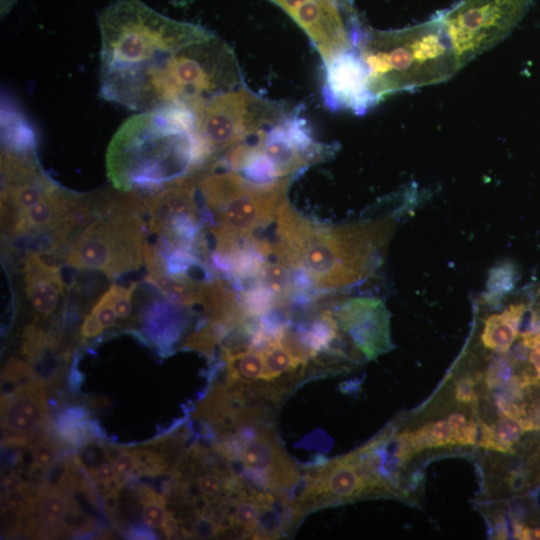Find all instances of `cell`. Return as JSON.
<instances>
[{
	"label": "cell",
	"instance_id": "cell-1",
	"mask_svg": "<svg viewBox=\"0 0 540 540\" xmlns=\"http://www.w3.org/2000/svg\"><path fill=\"white\" fill-rule=\"evenodd\" d=\"M211 163L196 133L195 111L167 104L128 118L106 153L107 177L122 192L146 196Z\"/></svg>",
	"mask_w": 540,
	"mask_h": 540
},
{
	"label": "cell",
	"instance_id": "cell-2",
	"mask_svg": "<svg viewBox=\"0 0 540 540\" xmlns=\"http://www.w3.org/2000/svg\"><path fill=\"white\" fill-rule=\"evenodd\" d=\"M102 99L137 110L144 79L170 55L215 36L198 24L178 21L142 0H117L98 17Z\"/></svg>",
	"mask_w": 540,
	"mask_h": 540
},
{
	"label": "cell",
	"instance_id": "cell-3",
	"mask_svg": "<svg viewBox=\"0 0 540 540\" xmlns=\"http://www.w3.org/2000/svg\"><path fill=\"white\" fill-rule=\"evenodd\" d=\"M417 200V189L407 187L396 207L383 216L339 225L309 221L291 250L293 269L303 270L321 291L364 282L382 265L401 218Z\"/></svg>",
	"mask_w": 540,
	"mask_h": 540
},
{
	"label": "cell",
	"instance_id": "cell-4",
	"mask_svg": "<svg viewBox=\"0 0 540 540\" xmlns=\"http://www.w3.org/2000/svg\"><path fill=\"white\" fill-rule=\"evenodd\" d=\"M358 49L369 71L370 89L379 101L446 82L461 69L437 13L401 29H367Z\"/></svg>",
	"mask_w": 540,
	"mask_h": 540
},
{
	"label": "cell",
	"instance_id": "cell-5",
	"mask_svg": "<svg viewBox=\"0 0 540 540\" xmlns=\"http://www.w3.org/2000/svg\"><path fill=\"white\" fill-rule=\"evenodd\" d=\"M195 179L204 203L203 229L213 236L210 253L228 255L275 221L292 177L255 183L229 169L209 168L196 173Z\"/></svg>",
	"mask_w": 540,
	"mask_h": 540
},
{
	"label": "cell",
	"instance_id": "cell-6",
	"mask_svg": "<svg viewBox=\"0 0 540 540\" xmlns=\"http://www.w3.org/2000/svg\"><path fill=\"white\" fill-rule=\"evenodd\" d=\"M272 408L238 402L213 449L247 486L291 499L301 474L279 441Z\"/></svg>",
	"mask_w": 540,
	"mask_h": 540
},
{
	"label": "cell",
	"instance_id": "cell-7",
	"mask_svg": "<svg viewBox=\"0 0 540 540\" xmlns=\"http://www.w3.org/2000/svg\"><path fill=\"white\" fill-rule=\"evenodd\" d=\"M243 85L237 58L216 35L167 57L144 79L137 111L185 104L194 111L209 98Z\"/></svg>",
	"mask_w": 540,
	"mask_h": 540
},
{
	"label": "cell",
	"instance_id": "cell-8",
	"mask_svg": "<svg viewBox=\"0 0 540 540\" xmlns=\"http://www.w3.org/2000/svg\"><path fill=\"white\" fill-rule=\"evenodd\" d=\"M142 197L133 192L98 196L96 215L68 246L66 264L114 279L140 268L147 238Z\"/></svg>",
	"mask_w": 540,
	"mask_h": 540
},
{
	"label": "cell",
	"instance_id": "cell-9",
	"mask_svg": "<svg viewBox=\"0 0 540 540\" xmlns=\"http://www.w3.org/2000/svg\"><path fill=\"white\" fill-rule=\"evenodd\" d=\"M289 110L241 85L209 98L195 109L196 133L214 161L228 149L279 121Z\"/></svg>",
	"mask_w": 540,
	"mask_h": 540
},
{
	"label": "cell",
	"instance_id": "cell-10",
	"mask_svg": "<svg viewBox=\"0 0 540 540\" xmlns=\"http://www.w3.org/2000/svg\"><path fill=\"white\" fill-rule=\"evenodd\" d=\"M533 0H462L437 12L460 68L504 40Z\"/></svg>",
	"mask_w": 540,
	"mask_h": 540
},
{
	"label": "cell",
	"instance_id": "cell-11",
	"mask_svg": "<svg viewBox=\"0 0 540 540\" xmlns=\"http://www.w3.org/2000/svg\"><path fill=\"white\" fill-rule=\"evenodd\" d=\"M301 487L290 503V521L294 530L309 513L357 500L381 495L358 453L337 457L320 464L306 466L301 474Z\"/></svg>",
	"mask_w": 540,
	"mask_h": 540
},
{
	"label": "cell",
	"instance_id": "cell-12",
	"mask_svg": "<svg viewBox=\"0 0 540 540\" xmlns=\"http://www.w3.org/2000/svg\"><path fill=\"white\" fill-rule=\"evenodd\" d=\"M141 197L148 213L149 233L156 236L153 245L162 253H195L203 224L194 174Z\"/></svg>",
	"mask_w": 540,
	"mask_h": 540
},
{
	"label": "cell",
	"instance_id": "cell-13",
	"mask_svg": "<svg viewBox=\"0 0 540 540\" xmlns=\"http://www.w3.org/2000/svg\"><path fill=\"white\" fill-rule=\"evenodd\" d=\"M305 32L322 58L358 48L367 28L358 16L352 0H269Z\"/></svg>",
	"mask_w": 540,
	"mask_h": 540
},
{
	"label": "cell",
	"instance_id": "cell-14",
	"mask_svg": "<svg viewBox=\"0 0 540 540\" xmlns=\"http://www.w3.org/2000/svg\"><path fill=\"white\" fill-rule=\"evenodd\" d=\"M301 106L290 108L276 123L253 135L261 155L275 167L279 178L292 177L311 164L332 157L333 144L315 140Z\"/></svg>",
	"mask_w": 540,
	"mask_h": 540
},
{
	"label": "cell",
	"instance_id": "cell-15",
	"mask_svg": "<svg viewBox=\"0 0 540 540\" xmlns=\"http://www.w3.org/2000/svg\"><path fill=\"white\" fill-rule=\"evenodd\" d=\"M330 309L339 331L365 359L373 360L393 348L390 313L381 299L348 297Z\"/></svg>",
	"mask_w": 540,
	"mask_h": 540
},
{
	"label": "cell",
	"instance_id": "cell-16",
	"mask_svg": "<svg viewBox=\"0 0 540 540\" xmlns=\"http://www.w3.org/2000/svg\"><path fill=\"white\" fill-rule=\"evenodd\" d=\"M322 97L329 110H347L356 115H364L378 104L358 48L345 50L324 63Z\"/></svg>",
	"mask_w": 540,
	"mask_h": 540
},
{
	"label": "cell",
	"instance_id": "cell-17",
	"mask_svg": "<svg viewBox=\"0 0 540 540\" xmlns=\"http://www.w3.org/2000/svg\"><path fill=\"white\" fill-rule=\"evenodd\" d=\"M48 426L45 382L40 377L15 385L1 395L4 447L29 446Z\"/></svg>",
	"mask_w": 540,
	"mask_h": 540
},
{
	"label": "cell",
	"instance_id": "cell-18",
	"mask_svg": "<svg viewBox=\"0 0 540 540\" xmlns=\"http://www.w3.org/2000/svg\"><path fill=\"white\" fill-rule=\"evenodd\" d=\"M23 274L36 321L52 318L66 296V284L59 268L46 263L37 251L29 250L23 259Z\"/></svg>",
	"mask_w": 540,
	"mask_h": 540
},
{
	"label": "cell",
	"instance_id": "cell-19",
	"mask_svg": "<svg viewBox=\"0 0 540 540\" xmlns=\"http://www.w3.org/2000/svg\"><path fill=\"white\" fill-rule=\"evenodd\" d=\"M84 194L56 183L48 194L30 208L6 233L11 237L49 236L77 207Z\"/></svg>",
	"mask_w": 540,
	"mask_h": 540
},
{
	"label": "cell",
	"instance_id": "cell-20",
	"mask_svg": "<svg viewBox=\"0 0 540 540\" xmlns=\"http://www.w3.org/2000/svg\"><path fill=\"white\" fill-rule=\"evenodd\" d=\"M179 307L168 300L153 299L142 311V340L157 347L163 355L171 353L186 327V318Z\"/></svg>",
	"mask_w": 540,
	"mask_h": 540
},
{
	"label": "cell",
	"instance_id": "cell-21",
	"mask_svg": "<svg viewBox=\"0 0 540 540\" xmlns=\"http://www.w3.org/2000/svg\"><path fill=\"white\" fill-rule=\"evenodd\" d=\"M83 407L65 408L56 417L53 430L57 437L72 447L84 446L99 435V427L90 421Z\"/></svg>",
	"mask_w": 540,
	"mask_h": 540
},
{
	"label": "cell",
	"instance_id": "cell-22",
	"mask_svg": "<svg viewBox=\"0 0 540 540\" xmlns=\"http://www.w3.org/2000/svg\"><path fill=\"white\" fill-rule=\"evenodd\" d=\"M139 496L143 524L151 529L163 530L166 536H173L179 528L172 513L166 509L164 496L148 487L140 488Z\"/></svg>",
	"mask_w": 540,
	"mask_h": 540
},
{
	"label": "cell",
	"instance_id": "cell-23",
	"mask_svg": "<svg viewBox=\"0 0 540 540\" xmlns=\"http://www.w3.org/2000/svg\"><path fill=\"white\" fill-rule=\"evenodd\" d=\"M239 299L244 314L252 319L263 317L272 311L278 301V298L262 284L241 290Z\"/></svg>",
	"mask_w": 540,
	"mask_h": 540
},
{
	"label": "cell",
	"instance_id": "cell-24",
	"mask_svg": "<svg viewBox=\"0 0 540 540\" xmlns=\"http://www.w3.org/2000/svg\"><path fill=\"white\" fill-rule=\"evenodd\" d=\"M28 447L33 460L32 472H46L58 461L59 445L50 435L39 436Z\"/></svg>",
	"mask_w": 540,
	"mask_h": 540
},
{
	"label": "cell",
	"instance_id": "cell-25",
	"mask_svg": "<svg viewBox=\"0 0 540 540\" xmlns=\"http://www.w3.org/2000/svg\"><path fill=\"white\" fill-rule=\"evenodd\" d=\"M137 282L128 287L113 284L108 289L112 306L119 318H128L132 312V295L137 288Z\"/></svg>",
	"mask_w": 540,
	"mask_h": 540
},
{
	"label": "cell",
	"instance_id": "cell-26",
	"mask_svg": "<svg viewBox=\"0 0 540 540\" xmlns=\"http://www.w3.org/2000/svg\"><path fill=\"white\" fill-rule=\"evenodd\" d=\"M106 457L114 464L122 478H129L136 470L137 459L134 450L128 448H104Z\"/></svg>",
	"mask_w": 540,
	"mask_h": 540
},
{
	"label": "cell",
	"instance_id": "cell-27",
	"mask_svg": "<svg viewBox=\"0 0 540 540\" xmlns=\"http://www.w3.org/2000/svg\"><path fill=\"white\" fill-rule=\"evenodd\" d=\"M37 373L26 363L12 358L5 366L3 371L4 381L15 383L19 385L21 383L38 378Z\"/></svg>",
	"mask_w": 540,
	"mask_h": 540
},
{
	"label": "cell",
	"instance_id": "cell-28",
	"mask_svg": "<svg viewBox=\"0 0 540 540\" xmlns=\"http://www.w3.org/2000/svg\"><path fill=\"white\" fill-rule=\"evenodd\" d=\"M478 446L488 450H495L507 454H514L513 447L505 443L497 434L494 427L487 425L484 422L480 424V437Z\"/></svg>",
	"mask_w": 540,
	"mask_h": 540
},
{
	"label": "cell",
	"instance_id": "cell-29",
	"mask_svg": "<svg viewBox=\"0 0 540 540\" xmlns=\"http://www.w3.org/2000/svg\"><path fill=\"white\" fill-rule=\"evenodd\" d=\"M495 430L499 437L511 446L516 443L525 432L522 419L509 416L501 417L495 426Z\"/></svg>",
	"mask_w": 540,
	"mask_h": 540
},
{
	"label": "cell",
	"instance_id": "cell-30",
	"mask_svg": "<svg viewBox=\"0 0 540 540\" xmlns=\"http://www.w3.org/2000/svg\"><path fill=\"white\" fill-rule=\"evenodd\" d=\"M91 312L95 314L104 329L115 325L118 316L112 306L108 290L93 305Z\"/></svg>",
	"mask_w": 540,
	"mask_h": 540
},
{
	"label": "cell",
	"instance_id": "cell-31",
	"mask_svg": "<svg viewBox=\"0 0 540 540\" xmlns=\"http://www.w3.org/2000/svg\"><path fill=\"white\" fill-rule=\"evenodd\" d=\"M89 472L92 476V479L95 482L99 483L102 489L107 485L111 484L112 482L121 479L120 475L116 471L114 464L109 459L89 469Z\"/></svg>",
	"mask_w": 540,
	"mask_h": 540
},
{
	"label": "cell",
	"instance_id": "cell-32",
	"mask_svg": "<svg viewBox=\"0 0 540 540\" xmlns=\"http://www.w3.org/2000/svg\"><path fill=\"white\" fill-rule=\"evenodd\" d=\"M476 380L473 377H463L456 381L455 399L462 403L477 402V394L474 390Z\"/></svg>",
	"mask_w": 540,
	"mask_h": 540
},
{
	"label": "cell",
	"instance_id": "cell-33",
	"mask_svg": "<svg viewBox=\"0 0 540 540\" xmlns=\"http://www.w3.org/2000/svg\"><path fill=\"white\" fill-rule=\"evenodd\" d=\"M478 436V424L470 420L457 433L451 436V445H474Z\"/></svg>",
	"mask_w": 540,
	"mask_h": 540
},
{
	"label": "cell",
	"instance_id": "cell-34",
	"mask_svg": "<svg viewBox=\"0 0 540 540\" xmlns=\"http://www.w3.org/2000/svg\"><path fill=\"white\" fill-rule=\"evenodd\" d=\"M104 328L91 311L84 317L83 323L80 329V336L82 341H86L91 338L99 336L103 332Z\"/></svg>",
	"mask_w": 540,
	"mask_h": 540
},
{
	"label": "cell",
	"instance_id": "cell-35",
	"mask_svg": "<svg viewBox=\"0 0 540 540\" xmlns=\"http://www.w3.org/2000/svg\"><path fill=\"white\" fill-rule=\"evenodd\" d=\"M514 535L523 540H540V528H528L521 525L514 526Z\"/></svg>",
	"mask_w": 540,
	"mask_h": 540
},
{
	"label": "cell",
	"instance_id": "cell-36",
	"mask_svg": "<svg viewBox=\"0 0 540 540\" xmlns=\"http://www.w3.org/2000/svg\"><path fill=\"white\" fill-rule=\"evenodd\" d=\"M127 538L132 539H155V533L145 527L132 525L126 532Z\"/></svg>",
	"mask_w": 540,
	"mask_h": 540
},
{
	"label": "cell",
	"instance_id": "cell-37",
	"mask_svg": "<svg viewBox=\"0 0 540 540\" xmlns=\"http://www.w3.org/2000/svg\"><path fill=\"white\" fill-rule=\"evenodd\" d=\"M467 420L461 413H453L449 415L447 423L451 429L452 434L459 432L466 424Z\"/></svg>",
	"mask_w": 540,
	"mask_h": 540
},
{
	"label": "cell",
	"instance_id": "cell-38",
	"mask_svg": "<svg viewBox=\"0 0 540 540\" xmlns=\"http://www.w3.org/2000/svg\"><path fill=\"white\" fill-rule=\"evenodd\" d=\"M16 2L17 0H0L1 15L2 16L7 15Z\"/></svg>",
	"mask_w": 540,
	"mask_h": 540
}]
</instances>
